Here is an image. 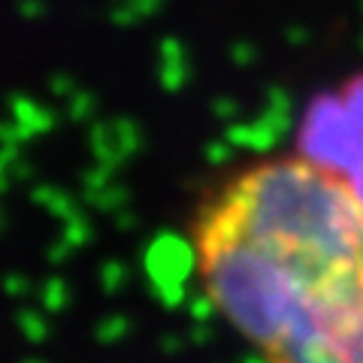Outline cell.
<instances>
[{
  "instance_id": "6da1fadb",
  "label": "cell",
  "mask_w": 363,
  "mask_h": 363,
  "mask_svg": "<svg viewBox=\"0 0 363 363\" xmlns=\"http://www.w3.org/2000/svg\"><path fill=\"white\" fill-rule=\"evenodd\" d=\"M200 297L260 363H363V191L309 152L236 164L197 197Z\"/></svg>"
}]
</instances>
